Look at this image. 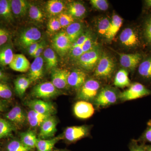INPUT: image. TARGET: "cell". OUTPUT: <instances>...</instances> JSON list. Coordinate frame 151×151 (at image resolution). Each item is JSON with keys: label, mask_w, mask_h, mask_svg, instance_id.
Returning a JSON list of instances; mask_svg holds the SVG:
<instances>
[{"label": "cell", "mask_w": 151, "mask_h": 151, "mask_svg": "<svg viewBox=\"0 0 151 151\" xmlns=\"http://www.w3.org/2000/svg\"><path fill=\"white\" fill-rule=\"evenodd\" d=\"M115 67L116 65L113 58L106 53L102 52L95 68L94 76L100 79L110 78L113 75Z\"/></svg>", "instance_id": "1"}, {"label": "cell", "mask_w": 151, "mask_h": 151, "mask_svg": "<svg viewBox=\"0 0 151 151\" xmlns=\"http://www.w3.org/2000/svg\"><path fill=\"white\" fill-rule=\"evenodd\" d=\"M6 77V76L5 73L3 72L1 70H0V81L5 79Z\"/></svg>", "instance_id": "49"}, {"label": "cell", "mask_w": 151, "mask_h": 151, "mask_svg": "<svg viewBox=\"0 0 151 151\" xmlns=\"http://www.w3.org/2000/svg\"><path fill=\"white\" fill-rule=\"evenodd\" d=\"M86 74L83 70H75L70 72L68 78L69 87L78 90L86 81Z\"/></svg>", "instance_id": "19"}, {"label": "cell", "mask_w": 151, "mask_h": 151, "mask_svg": "<svg viewBox=\"0 0 151 151\" xmlns=\"http://www.w3.org/2000/svg\"><path fill=\"white\" fill-rule=\"evenodd\" d=\"M141 140L151 144V120L147 124V127L141 137Z\"/></svg>", "instance_id": "45"}, {"label": "cell", "mask_w": 151, "mask_h": 151, "mask_svg": "<svg viewBox=\"0 0 151 151\" xmlns=\"http://www.w3.org/2000/svg\"><path fill=\"white\" fill-rule=\"evenodd\" d=\"M62 28L59 20L57 17H52L47 23V29L52 33L57 32Z\"/></svg>", "instance_id": "40"}, {"label": "cell", "mask_w": 151, "mask_h": 151, "mask_svg": "<svg viewBox=\"0 0 151 151\" xmlns=\"http://www.w3.org/2000/svg\"><path fill=\"white\" fill-rule=\"evenodd\" d=\"M6 117L14 127L20 128L27 120V116L20 106H16L6 115Z\"/></svg>", "instance_id": "15"}, {"label": "cell", "mask_w": 151, "mask_h": 151, "mask_svg": "<svg viewBox=\"0 0 151 151\" xmlns=\"http://www.w3.org/2000/svg\"><path fill=\"white\" fill-rule=\"evenodd\" d=\"M63 139L62 135L49 139H38L36 148L37 151H52L56 143Z\"/></svg>", "instance_id": "24"}, {"label": "cell", "mask_w": 151, "mask_h": 151, "mask_svg": "<svg viewBox=\"0 0 151 151\" xmlns=\"http://www.w3.org/2000/svg\"><path fill=\"white\" fill-rule=\"evenodd\" d=\"M119 40L122 45L128 47H136L140 43L137 33L129 27L122 31L119 36Z\"/></svg>", "instance_id": "14"}, {"label": "cell", "mask_w": 151, "mask_h": 151, "mask_svg": "<svg viewBox=\"0 0 151 151\" xmlns=\"http://www.w3.org/2000/svg\"><path fill=\"white\" fill-rule=\"evenodd\" d=\"M72 42L65 32L58 33L52 40V46L55 50L61 56L69 53Z\"/></svg>", "instance_id": "8"}, {"label": "cell", "mask_w": 151, "mask_h": 151, "mask_svg": "<svg viewBox=\"0 0 151 151\" xmlns=\"http://www.w3.org/2000/svg\"><path fill=\"white\" fill-rule=\"evenodd\" d=\"M57 119L53 116L47 118L40 126L39 139H45L53 138L57 132Z\"/></svg>", "instance_id": "13"}, {"label": "cell", "mask_w": 151, "mask_h": 151, "mask_svg": "<svg viewBox=\"0 0 151 151\" xmlns=\"http://www.w3.org/2000/svg\"><path fill=\"white\" fill-rule=\"evenodd\" d=\"M65 8V4L60 0H50L47 1L46 6V10L49 14L52 17L62 13Z\"/></svg>", "instance_id": "27"}, {"label": "cell", "mask_w": 151, "mask_h": 151, "mask_svg": "<svg viewBox=\"0 0 151 151\" xmlns=\"http://www.w3.org/2000/svg\"><path fill=\"white\" fill-rule=\"evenodd\" d=\"M102 54L101 48L97 45L77 58L76 63L84 70H93L95 69Z\"/></svg>", "instance_id": "3"}, {"label": "cell", "mask_w": 151, "mask_h": 151, "mask_svg": "<svg viewBox=\"0 0 151 151\" xmlns=\"http://www.w3.org/2000/svg\"><path fill=\"white\" fill-rule=\"evenodd\" d=\"M123 24V19L118 15H114L111 19V26L105 38L111 40L115 37Z\"/></svg>", "instance_id": "29"}, {"label": "cell", "mask_w": 151, "mask_h": 151, "mask_svg": "<svg viewBox=\"0 0 151 151\" xmlns=\"http://www.w3.org/2000/svg\"><path fill=\"white\" fill-rule=\"evenodd\" d=\"M45 42H40L39 44L38 47L33 57L35 58H36L38 57L41 56L42 52H44L45 48Z\"/></svg>", "instance_id": "47"}, {"label": "cell", "mask_w": 151, "mask_h": 151, "mask_svg": "<svg viewBox=\"0 0 151 151\" xmlns=\"http://www.w3.org/2000/svg\"><path fill=\"white\" fill-rule=\"evenodd\" d=\"M0 119H1V118H0Z\"/></svg>", "instance_id": "54"}, {"label": "cell", "mask_w": 151, "mask_h": 151, "mask_svg": "<svg viewBox=\"0 0 151 151\" xmlns=\"http://www.w3.org/2000/svg\"><path fill=\"white\" fill-rule=\"evenodd\" d=\"M91 126L88 125L72 126L66 128L63 135V139L68 142L73 143L88 137L90 133Z\"/></svg>", "instance_id": "6"}, {"label": "cell", "mask_w": 151, "mask_h": 151, "mask_svg": "<svg viewBox=\"0 0 151 151\" xmlns=\"http://www.w3.org/2000/svg\"><path fill=\"white\" fill-rule=\"evenodd\" d=\"M138 73L143 78L151 80V57L141 63L138 68Z\"/></svg>", "instance_id": "35"}, {"label": "cell", "mask_w": 151, "mask_h": 151, "mask_svg": "<svg viewBox=\"0 0 151 151\" xmlns=\"http://www.w3.org/2000/svg\"><path fill=\"white\" fill-rule=\"evenodd\" d=\"M131 84L129 73L127 70L125 69L119 70L115 76L114 85L116 87L124 88L129 87Z\"/></svg>", "instance_id": "30"}, {"label": "cell", "mask_w": 151, "mask_h": 151, "mask_svg": "<svg viewBox=\"0 0 151 151\" xmlns=\"http://www.w3.org/2000/svg\"><path fill=\"white\" fill-rule=\"evenodd\" d=\"M31 83L29 78L24 76H20L16 79L14 81L15 90L19 96L23 97Z\"/></svg>", "instance_id": "32"}, {"label": "cell", "mask_w": 151, "mask_h": 151, "mask_svg": "<svg viewBox=\"0 0 151 151\" xmlns=\"http://www.w3.org/2000/svg\"><path fill=\"white\" fill-rule=\"evenodd\" d=\"M101 85L98 80L94 78L86 80L78 90L77 98L80 100L94 102L100 90Z\"/></svg>", "instance_id": "2"}, {"label": "cell", "mask_w": 151, "mask_h": 151, "mask_svg": "<svg viewBox=\"0 0 151 151\" xmlns=\"http://www.w3.org/2000/svg\"><path fill=\"white\" fill-rule=\"evenodd\" d=\"M74 116L78 119L85 120L91 118L95 112L93 104L90 102L79 100L73 106Z\"/></svg>", "instance_id": "10"}, {"label": "cell", "mask_w": 151, "mask_h": 151, "mask_svg": "<svg viewBox=\"0 0 151 151\" xmlns=\"http://www.w3.org/2000/svg\"><path fill=\"white\" fill-rule=\"evenodd\" d=\"M55 151H67L64 150H55Z\"/></svg>", "instance_id": "53"}, {"label": "cell", "mask_w": 151, "mask_h": 151, "mask_svg": "<svg viewBox=\"0 0 151 151\" xmlns=\"http://www.w3.org/2000/svg\"><path fill=\"white\" fill-rule=\"evenodd\" d=\"M57 17L60 22L62 28H66L68 26L75 22L74 18L68 13H65L63 12L58 15Z\"/></svg>", "instance_id": "39"}, {"label": "cell", "mask_w": 151, "mask_h": 151, "mask_svg": "<svg viewBox=\"0 0 151 151\" xmlns=\"http://www.w3.org/2000/svg\"><path fill=\"white\" fill-rule=\"evenodd\" d=\"M51 81L58 89H68V78L70 71L67 69L55 68L51 71Z\"/></svg>", "instance_id": "12"}, {"label": "cell", "mask_w": 151, "mask_h": 151, "mask_svg": "<svg viewBox=\"0 0 151 151\" xmlns=\"http://www.w3.org/2000/svg\"><path fill=\"white\" fill-rule=\"evenodd\" d=\"M14 55L11 43L7 44L0 48V65L3 66L9 65L13 59Z\"/></svg>", "instance_id": "26"}, {"label": "cell", "mask_w": 151, "mask_h": 151, "mask_svg": "<svg viewBox=\"0 0 151 151\" xmlns=\"http://www.w3.org/2000/svg\"><path fill=\"white\" fill-rule=\"evenodd\" d=\"M29 15L32 20L36 22L42 23L45 20L43 12L37 6L29 4L28 9Z\"/></svg>", "instance_id": "34"}, {"label": "cell", "mask_w": 151, "mask_h": 151, "mask_svg": "<svg viewBox=\"0 0 151 151\" xmlns=\"http://www.w3.org/2000/svg\"><path fill=\"white\" fill-rule=\"evenodd\" d=\"M59 89H57L51 81H46L37 84L33 89L34 97L42 99H50L60 94Z\"/></svg>", "instance_id": "7"}, {"label": "cell", "mask_w": 151, "mask_h": 151, "mask_svg": "<svg viewBox=\"0 0 151 151\" xmlns=\"http://www.w3.org/2000/svg\"><path fill=\"white\" fill-rule=\"evenodd\" d=\"M12 96L11 89L6 84L0 83V97L4 99H10Z\"/></svg>", "instance_id": "44"}, {"label": "cell", "mask_w": 151, "mask_h": 151, "mask_svg": "<svg viewBox=\"0 0 151 151\" xmlns=\"http://www.w3.org/2000/svg\"><path fill=\"white\" fill-rule=\"evenodd\" d=\"M7 151H30V149L26 147L20 140L11 141L7 146Z\"/></svg>", "instance_id": "38"}, {"label": "cell", "mask_w": 151, "mask_h": 151, "mask_svg": "<svg viewBox=\"0 0 151 151\" xmlns=\"http://www.w3.org/2000/svg\"><path fill=\"white\" fill-rule=\"evenodd\" d=\"M151 94L150 90L142 84L136 82L131 84L127 90L120 93L119 98L124 102L136 100Z\"/></svg>", "instance_id": "5"}, {"label": "cell", "mask_w": 151, "mask_h": 151, "mask_svg": "<svg viewBox=\"0 0 151 151\" xmlns=\"http://www.w3.org/2000/svg\"><path fill=\"white\" fill-rule=\"evenodd\" d=\"M65 32L72 43L84 33L83 25L80 23L74 22L66 28Z\"/></svg>", "instance_id": "28"}, {"label": "cell", "mask_w": 151, "mask_h": 151, "mask_svg": "<svg viewBox=\"0 0 151 151\" xmlns=\"http://www.w3.org/2000/svg\"><path fill=\"white\" fill-rule=\"evenodd\" d=\"M27 105L31 110L41 114L53 116L56 112L54 105L48 101L41 100H32L27 102Z\"/></svg>", "instance_id": "11"}, {"label": "cell", "mask_w": 151, "mask_h": 151, "mask_svg": "<svg viewBox=\"0 0 151 151\" xmlns=\"http://www.w3.org/2000/svg\"><path fill=\"white\" fill-rule=\"evenodd\" d=\"M86 12V9L83 4L78 1L70 3L68 6V13L73 17H82Z\"/></svg>", "instance_id": "31"}, {"label": "cell", "mask_w": 151, "mask_h": 151, "mask_svg": "<svg viewBox=\"0 0 151 151\" xmlns=\"http://www.w3.org/2000/svg\"><path fill=\"white\" fill-rule=\"evenodd\" d=\"M14 130V127L12 123L8 120L0 119V139L10 136Z\"/></svg>", "instance_id": "36"}, {"label": "cell", "mask_w": 151, "mask_h": 151, "mask_svg": "<svg viewBox=\"0 0 151 151\" xmlns=\"http://www.w3.org/2000/svg\"><path fill=\"white\" fill-rule=\"evenodd\" d=\"M144 35L147 42L151 45V17L147 19L145 22Z\"/></svg>", "instance_id": "43"}, {"label": "cell", "mask_w": 151, "mask_h": 151, "mask_svg": "<svg viewBox=\"0 0 151 151\" xmlns=\"http://www.w3.org/2000/svg\"><path fill=\"white\" fill-rule=\"evenodd\" d=\"M0 19L7 23L14 22V17L9 0H0Z\"/></svg>", "instance_id": "23"}, {"label": "cell", "mask_w": 151, "mask_h": 151, "mask_svg": "<svg viewBox=\"0 0 151 151\" xmlns=\"http://www.w3.org/2000/svg\"><path fill=\"white\" fill-rule=\"evenodd\" d=\"M11 6L14 17H23L28 12L29 3L24 0H11Z\"/></svg>", "instance_id": "21"}, {"label": "cell", "mask_w": 151, "mask_h": 151, "mask_svg": "<svg viewBox=\"0 0 151 151\" xmlns=\"http://www.w3.org/2000/svg\"><path fill=\"white\" fill-rule=\"evenodd\" d=\"M111 24V19L108 18L104 17L99 20L97 26L98 33L100 35L105 37L110 29Z\"/></svg>", "instance_id": "37"}, {"label": "cell", "mask_w": 151, "mask_h": 151, "mask_svg": "<svg viewBox=\"0 0 151 151\" xmlns=\"http://www.w3.org/2000/svg\"><path fill=\"white\" fill-rule=\"evenodd\" d=\"M52 115L43 114L31 110L28 112L27 119L30 127L33 128L40 127L47 118Z\"/></svg>", "instance_id": "22"}, {"label": "cell", "mask_w": 151, "mask_h": 151, "mask_svg": "<svg viewBox=\"0 0 151 151\" xmlns=\"http://www.w3.org/2000/svg\"><path fill=\"white\" fill-rule=\"evenodd\" d=\"M98 45L92 35L80 46L70 49L69 53L70 56L76 60L82 54L91 50Z\"/></svg>", "instance_id": "18"}, {"label": "cell", "mask_w": 151, "mask_h": 151, "mask_svg": "<svg viewBox=\"0 0 151 151\" xmlns=\"http://www.w3.org/2000/svg\"><path fill=\"white\" fill-rule=\"evenodd\" d=\"M11 35L7 29L0 26V48L9 43Z\"/></svg>", "instance_id": "41"}, {"label": "cell", "mask_w": 151, "mask_h": 151, "mask_svg": "<svg viewBox=\"0 0 151 151\" xmlns=\"http://www.w3.org/2000/svg\"><path fill=\"white\" fill-rule=\"evenodd\" d=\"M44 61L41 56L35 58L30 64L29 77L32 83L40 80L43 76Z\"/></svg>", "instance_id": "16"}, {"label": "cell", "mask_w": 151, "mask_h": 151, "mask_svg": "<svg viewBox=\"0 0 151 151\" xmlns=\"http://www.w3.org/2000/svg\"><path fill=\"white\" fill-rule=\"evenodd\" d=\"M41 37V32L37 28H28L20 35L18 39L19 43L22 47L27 48L32 44L38 42Z\"/></svg>", "instance_id": "9"}, {"label": "cell", "mask_w": 151, "mask_h": 151, "mask_svg": "<svg viewBox=\"0 0 151 151\" xmlns=\"http://www.w3.org/2000/svg\"><path fill=\"white\" fill-rule=\"evenodd\" d=\"M38 139L35 133L32 131L23 132L20 135V141L31 150L36 147Z\"/></svg>", "instance_id": "33"}, {"label": "cell", "mask_w": 151, "mask_h": 151, "mask_svg": "<svg viewBox=\"0 0 151 151\" xmlns=\"http://www.w3.org/2000/svg\"><path fill=\"white\" fill-rule=\"evenodd\" d=\"M119 94L112 87L103 88L93 102L94 105L97 108H105L114 105L120 100Z\"/></svg>", "instance_id": "4"}, {"label": "cell", "mask_w": 151, "mask_h": 151, "mask_svg": "<svg viewBox=\"0 0 151 151\" xmlns=\"http://www.w3.org/2000/svg\"><path fill=\"white\" fill-rule=\"evenodd\" d=\"M90 3L94 9L98 10L105 11L109 8V3L106 0H91Z\"/></svg>", "instance_id": "42"}, {"label": "cell", "mask_w": 151, "mask_h": 151, "mask_svg": "<svg viewBox=\"0 0 151 151\" xmlns=\"http://www.w3.org/2000/svg\"><path fill=\"white\" fill-rule=\"evenodd\" d=\"M145 3L147 6L151 8V0H146L145 1Z\"/></svg>", "instance_id": "51"}, {"label": "cell", "mask_w": 151, "mask_h": 151, "mask_svg": "<svg viewBox=\"0 0 151 151\" xmlns=\"http://www.w3.org/2000/svg\"><path fill=\"white\" fill-rule=\"evenodd\" d=\"M130 151H146L144 145H139L136 140L132 141L130 144Z\"/></svg>", "instance_id": "46"}, {"label": "cell", "mask_w": 151, "mask_h": 151, "mask_svg": "<svg viewBox=\"0 0 151 151\" xmlns=\"http://www.w3.org/2000/svg\"><path fill=\"white\" fill-rule=\"evenodd\" d=\"M40 43V42H35V43L32 44L28 47L27 48L28 52L30 56H33L35 54L37 49Z\"/></svg>", "instance_id": "48"}, {"label": "cell", "mask_w": 151, "mask_h": 151, "mask_svg": "<svg viewBox=\"0 0 151 151\" xmlns=\"http://www.w3.org/2000/svg\"><path fill=\"white\" fill-rule=\"evenodd\" d=\"M4 107L2 104L0 103V112H1L4 110Z\"/></svg>", "instance_id": "52"}, {"label": "cell", "mask_w": 151, "mask_h": 151, "mask_svg": "<svg viewBox=\"0 0 151 151\" xmlns=\"http://www.w3.org/2000/svg\"><path fill=\"white\" fill-rule=\"evenodd\" d=\"M12 70L20 72H25L29 70L30 64L24 55L14 54L13 59L9 65Z\"/></svg>", "instance_id": "20"}, {"label": "cell", "mask_w": 151, "mask_h": 151, "mask_svg": "<svg viewBox=\"0 0 151 151\" xmlns=\"http://www.w3.org/2000/svg\"><path fill=\"white\" fill-rule=\"evenodd\" d=\"M119 55L122 67L131 70H134L137 67L142 58V55L139 53H119Z\"/></svg>", "instance_id": "17"}, {"label": "cell", "mask_w": 151, "mask_h": 151, "mask_svg": "<svg viewBox=\"0 0 151 151\" xmlns=\"http://www.w3.org/2000/svg\"><path fill=\"white\" fill-rule=\"evenodd\" d=\"M43 57L47 70L52 71L56 68L58 60L55 52L52 48L47 47L45 49L43 52Z\"/></svg>", "instance_id": "25"}, {"label": "cell", "mask_w": 151, "mask_h": 151, "mask_svg": "<svg viewBox=\"0 0 151 151\" xmlns=\"http://www.w3.org/2000/svg\"><path fill=\"white\" fill-rule=\"evenodd\" d=\"M145 149L146 151H151V145H144Z\"/></svg>", "instance_id": "50"}]
</instances>
